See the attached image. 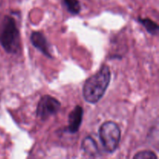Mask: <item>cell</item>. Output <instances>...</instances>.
<instances>
[{"label": "cell", "instance_id": "obj_8", "mask_svg": "<svg viewBox=\"0 0 159 159\" xmlns=\"http://www.w3.org/2000/svg\"><path fill=\"white\" fill-rule=\"evenodd\" d=\"M140 23L143 25L144 26V28L146 29V30L148 33H150L152 35H158V31H159V26L156 23H155L154 21H152V20L148 18L145 19H139Z\"/></svg>", "mask_w": 159, "mask_h": 159}, {"label": "cell", "instance_id": "obj_5", "mask_svg": "<svg viewBox=\"0 0 159 159\" xmlns=\"http://www.w3.org/2000/svg\"><path fill=\"white\" fill-rule=\"evenodd\" d=\"M30 40L34 48L43 53L45 56L50 57V58H52V56L50 52V46L48 44V40L41 32H39V31L33 32L30 36Z\"/></svg>", "mask_w": 159, "mask_h": 159}, {"label": "cell", "instance_id": "obj_7", "mask_svg": "<svg viewBox=\"0 0 159 159\" xmlns=\"http://www.w3.org/2000/svg\"><path fill=\"white\" fill-rule=\"evenodd\" d=\"M82 149L84 152L91 156H96L98 154V148L94 140L90 137H87L82 142Z\"/></svg>", "mask_w": 159, "mask_h": 159}, {"label": "cell", "instance_id": "obj_2", "mask_svg": "<svg viewBox=\"0 0 159 159\" xmlns=\"http://www.w3.org/2000/svg\"><path fill=\"white\" fill-rule=\"evenodd\" d=\"M0 43L6 52L18 54L21 51L20 34L16 20L11 16H6L0 26Z\"/></svg>", "mask_w": 159, "mask_h": 159}, {"label": "cell", "instance_id": "obj_6", "mask_svg": "<svg viewBox=\"0 0 159 159\" xmlns=\"http://www.w3.org/2000/svg\"><path fill=\"white\" fill-rule=\"evenodd\" d=\"M83 117V110L80 106H76L70 113L68 116V131L76 133L79 130Z\"/></svg>", "mask_w": 159, "mask_h": 159}, {"label": "cell", "instance_id": "obj_3", "mask_svg": "<svg viewBox=\"0 0 159 159\" xmlns=\"http://www.w3.org/2000/svg\"><path fill=\"white\" fill-rule=\"evenodd\" d=\"M99 136L106 152L113 153L116 150L120 141V129L116 123L107 121L99 128Z\"/></svg>", "mask_w": 159, "mask_h": 159}, {"label": "cell", "instance_id": "obj_1", "mask_svg": "<svg viewBox=\"0 0 159 159\" xmlns=\"http://www.w3.org/2000/svg\"><path fill=\"white\" fill-rule=\"evenodd\" d=\"M110 70L107 65H103L99 71L90 76L85 82L82 89L84 99L92 104L99 102L110 85Z\"/></svg>", "mask_w": 159, "mask_h": 159}, {"label": "cell", "instance_id": "obj_4", "mask_svg": "<svg viewBox=\"0 0 159 159\" xmlns=\"http://www.w3.org/2000/svg\"><path fill=\"white\" fill-rule=\"evenodd\" d=\"M61 103L51 96H43L39 100L37 107V116L41 120H46L60 110Z\"/></svg>", "mask_w": 159, "mask_h": 159}, {"label": "cell", "instance_id": "obj_10", "mask_svg": "<svg viewBox=\"0 0 159 159\" xmlns=\"http://www.w3.org/2000/svg\"><path fill=\"white\" fill-rule=\"evenodd\" d=\"M135 159H157L158 156L151 151H143V152H138L137 155L134 156Z\"/></svg>", "mask_w": 159, "mask_h": 159}, {"label": "cell", "instance_id": "obj_9", "mask_svg": "<svg viewBox=\"0 0 159 159\" xmlns=\"http://www.w3.org/2000/svg\"><path fill=\"white\" fill-rule=\"evenodd\" d=\"M64 3L70 13L77 15L80 12L81 6L79 0H64Z\"/></svg>", "mask_w": 159, "mask_h": 159}]
</instances>
